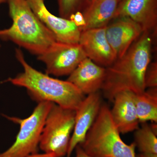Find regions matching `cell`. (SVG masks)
<instances>
[{
    "mask_svg": "<svg viewBox=\"0 0 157 157\" xmlns=\"http://www.w3.org/2000/svg\"><path fill=\"white\" fill-rule=\"evenodd\" d=\"M150 33L143 32L125 53L106 68V76L101 89L109 101L117 93L129 90L135 94L146 90L144 76L151 59Z\"/></svg>",
    "mask_w": 157,
    "mask_h": 157,
    "instance_id": "obj_1",
    "label": "cell"
},
{
    "mask_svg": "<svg viewBox=\"0 0 157 157\" xmlns=\"http://www.w3.org/2000/svg\"><path fill=\"white\" fill-rule=\"evenodd\" d=\"M15 56L24 71L9 80L14 85L26 89L31 98L38 103L52 102L76 110L85 98V95L70 82L52 78L31 67L21 49H16Z\"/></svg>",
    "mask_w": 157,
    "mask_h": 157,
    "instance_id": "obj_2",
    "label": "cell"
},
{
    "mask_svg": "<svg viewBox=\"0 0 157 157\" xmlns=\"http://www.w3.org/2000/svg\"><path fill=\"white\" fill-rule=\"evenodd\" d=\"M12 20L9 28L0 30V39L11 41L37 56L56 42L53 33L37 17L27 0H8Z\"/></svg>",
    "mask_w": 157,
    "mask_h": 157,
    "instance_id": "obj_3",
    "label": "cell"
},
{
    "mask_svg": "<svg viewBox=\"0 0 157 157\" xmlns=\"http://www.w3.org/2000/svg\"><path fill=\"white\" fill-rule=\"evenodd\" d=\"M79 145L93 157H136L135 143L128 145L123 141L106 105H101L84 141Z\"/></svg>",
    "mask_w": 157,
    "mask_h": 157,
    "instance_id": "obj_4",
    "label": "cell"
},
{
    "mask_svg": "<svg viewBox=\"0 0 157 157\" xmlns=\"http://www.w3.org/2000/svg\"><path fill=\"white\" fill-rule=\"evenodd\" d=\"M75 118V110L52 103L42 128L39 148L54 157L67 155Z\"/></svg>",
    "mask_w": 157,
    "mask_h": 157,
    "instance_id": "obj_5",
    "label": "cell"
},
{
    "mask_svg": "<svg viewBox=\"0 0 157 157\" xmlns=\"http://www.w3.org/2000/svg\"><path fill=\"white\" fill-rule=\"evenodd\" d=\"M52 103H38L29 117L24 119L6 117L19 124L20 129L15 141L8 150L0 154V157H26L37 153L42 128Z\"/></svg>",
    "mask_w": 157,
    "mask_h": 157,
    "instance_id": "obj_6",
    "label": "cell"
},
{
    "mask_svg": "<svg viewBox=\"0 0 157 157\" xmlns=\"http://www.w3.org/2000/svg\"><path fill=\"white\" fill-rule=\"evenodd\" d=\"M87 58L79 44L56 42L45 52L37 56L46 67L45 73L56 76L70 75Z\"/></svg>",
    "mask_w": 157,
    "mask_h": 157,
    "instance_id": "obj_7",
    "label": "cell"
},
{
    "mask_svg": "<svg viewBox=\"0 0 157 157\" xmlns=\"http://www.w3.org/2000/svg\"><path fill=\"white\" fill-rule=\"evenodd\" d=\"M39 20L53 33L57 42L78 44L81 31L70 19L55 16L46 8L44 0H27Z\"/></svg>",
    "mask_w": 157,
    "mask_h": 157,
    "instance_id": "obj_8",
    "label": "cell"
},
{
    "mask_svg": "<svg viewBox=\"0 0 157 157\" xmlns=\"http://www.w3.org/2000/svg\"><path fill=\"white\" fill-rule=\"evenodd\" d=\"M101 97L98 92L88 95L75 110V124L70 138L67 157H70L76 147L84 141L100 111Z\"/></svg>",
    "mask_w": 157,
    "mask_h": 157,
    "instance_id": "obj_9",
    "label": "cell"
},
{
    "mask_svg": "<svg viewBox=\"0 0 157 157\" xmlns=\"http://www.w3.org/2000/svg\"><path fill=\"white\" fill-rule=\"evenodd\" d=\"M106 27V36L117 59L126 52L144 32L140 25L128 17H118Z\"/></svg>",
    "mask_w": 157,
    "mask_h": 157,
    "instance_id": "obj_10",
    "label": "cell"
},
{
    "mask_svg": "<svg viewBox=\"0 0 157 157\" xmlns=\"http://www.w3.org/2000/svg\"><path fill=\"white\" fill-rule=\"evenodd\" d=\"M106 27L82 31L78 44L86 57L101 67H108L116 57L106 36Z\"/></svg>",
    "mask_w": 157,
    "mask_h": 157,
    "instance_id": "obj_11",
    "label": "cell"
},
{
    "mask_svg": "<svg viewBox=\"0 0 157 157\" xmlns=\"http://www.w3.org/2000/svg\"><path fill=\"white\" fill-rule=\"evenodd\" d=\"M121 17L134 21L144 32H156L157 0H121L114 18Z\"/></svg>",
    "mask_w": 157,
    "mask_h": 157,
    "instance_id": "obj_12",
    "label": "cell"
},
{
    "mask_svg": "<svg viewBox=\"0 0 157 157\" xmlns=\"http://www.w3.org/2000/svg\"><path fill=\"white\" fill-rule=\"evenodd\" d=\"M135 94L129 90L117 93L113 102V106L110 109L113 121L121 134L136 131L139 128L135 102Z\"/></svg>",
    "mask_w": 157,
    "mask_h": 157,
    "instance_id": "obj_13",
    "label": "cell"
},
{
    "mask_svg": "<svg viewBox=\"0 0 157 157\" xmlns=\"http://www.w3.org/2000/svg\"><path fill=\"white\" fill-rule=\"evenodd\" d=\"M106 73V68L97 64L87 57L69 75L67 80L85 95H88L101 89Z\"/></svg>",
    "mask_w": 157,
    "mask_h": 157,
    "instance_id": "obj_14",
    "label": "cell"
},
{
    "mask_svg": "<svg viewBox=\"0 0 157 157\" xmlns=\"http://www.w3.org/2000/svg\"><path fill=\"white\" fill-rule=\"evenodd\" d=\"M120 0H94L82 14L85 26L81 32L105 27L115 17Z\"/></svg>",
    "mask_w": 157,
    "mask_h": 157,
    "instance_id": "obj_15",
    "label": "cell"
},
{
    "mask_svg": "<svg viewBox=\"0 0 157 157\" xmlns=\"http://www.w3.org/2000/svg\"><path fill=\"white\" fill-rule=\"evenodd\" d=\"M135 105L139 122H157V87L135 94Z\"/></svg>",
    "mask_w": 157,
    "mask_h": 157,
    "instance_id": "obj_16",
    "label": "cell"
},
{
    "mask_svg": "<svg viewBox=\"0 0 157 157\" xmlns=\"http://www.w3.org/2000/svg\"><path fill=\"white\" fill-rule=\"evenodd\" d=\"M151 126L143 123L140 128L136 130L135 139L136 147L141 153L157 154V125Z\"/></svg>",
    "mask_w": 157,
    "mask_h": 157,
    "instance_id": "obj_17",
    "label": "cell"
},
{
    "mask_svg": "<svg viewBox=\"0 0 157 157\" xmlns=\"http://www.w3.org/2000/svg\"><path fill=\"white\" fill-rule=\"evenodd\" d=\"M61 17L69 19L77 11L83 12L94 0H57Z\"/></svg>",
    "mask_w": 157,
    "mask_h": 157,
    "instance_id": "obj_18",
    "label": "cell"
},
{
    "mask_svg": "<svg viewBox=\"0 0 157 157\" xmlns=\"http://www.w3.org/2000/svg\"><path fill=\"white\" fill-rule=\"evenodd\" d=\"M144 83L146 88L157 87V63H150L147 68L144 76Z\"/></svg>",
    "mask_w": 157,
    "mask_h": 157,
    "instance_id": "obj_19",
    "label": "cell"
},
{
    "mask_svg": "<svg viewBox=\"0 0 157 157\" xmlns=\"http://www.w3.org/2000/svg\"><path fill=\"white\" fill-rule=\"evenodd\" d=\"M69 19L73 21L81 31L82 29L85 26L86 23L84 17L82 13L80 11H77L71 15Z\"/></svg>",
    "mask_w": 157,
    "mask_h": 157,
    "instance_id": "obj_20",
    "label": "cell"
},
{
    "mask_svg": "<svg viewBox=\"0 0 157 157\" xmlns=\"http://www.w3.org/2000/svg\"><path fill=\"white\" fill-rule=\"evenodd\" d=\"M76 157H93L86 154L79 145L76 147Z\"/></svg>",
    "mask_w": 157,
    "mask_h": 157,
    "instance_id": "obj_21",
    "label": "cell"
},
{
    "mask_svg": "<svg viewBox=\"0 0 157 157\" xmlns=\"http://www.w3.org/2000/svg\"><path fill=\"white\" fill-rule=\"evenodd\" d=\"M26 157H54V156L52 155L45 153L43 154H38L37 153L29 155Z\"/></svg>",
    "mask_w": 157,
    "mask_h": 157,
    "instance_id": "obj_22",
    "label": "cell"
},
{
    "mask_svg": "<svg viewBox=\"0 0 157 157\" xmlns=\"http://www.w3.org/2000/svg\"><path fill=\"white\" fill-rule=\"evenodd\" d=\"M136 157H157V154L152 153H141L137 155Z\"/></svg>",
    "mask_w": 157,
    "mask_h": 157,
    "instance_id": "obj_23",
    "label": "cell"
},
{
    "mask_svg": "<svg viewBox=\"0 0 157 157\" xmlns=\"http://www.w3.org/2000/svg\"><path fill=\"white\" fill-rule=\"evenodd\" d=\"M8 0H0V5L2 3L7 2Z\"/></svg>",
    "mask_w": 157,
    "mask_h": 157,
    "instance_id": "obj_24",
    "label": "cell"
},
{
    "mask_svg": "<svg viewBox=\"0 0 157 157\" xmlns=\"http://www.w3.org/2000/svg\"><path fill=\"white\" fill-rule=\"evenodd\" d=\"M0 48H1V45H0Z\"/></svg>",
    "mask_w": 157,
    "mask_h": 157,
    "instance_id": "obj_25",
    "label": "cell"
},
{
    "mask_svg": "<svg viewBox=\"0 0 157 157\" xmlns=\"http://www.w3.org/2000/svg\"><path fill=\"white\" fill-rule=\"evenodd\" d=\"M120 1H121V0H120Z\"/></svg>",
    "mask_w": 157,
    "mask_h": 157,
    "instance_id": "obj_26",
    "label": "cell"
}]
</instances>
